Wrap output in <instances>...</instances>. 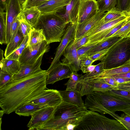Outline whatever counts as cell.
<instances>
[{
	"label": "cell",
	"instance_id": "53",
	"mask_svg": "<svg viewBox=\"0 0 130 130\" xmlns=\"http://www.w3.org/2000/svg\"><path fill=\"white\" fill-rule=\"evenodd\" d=\"M121 111L130 116V107L123 110Z\"/></svg>",
	"mask_w": 130,
	"mask_h": 130
},
{
	"label": "cell",
	"instance_id": "51",
	"mask_svg": "<svg viewBox=\"0 0 130 130\" xmlns=\"http://www.w3.org/2000/svg\"><path fill=\"white\" fill-rule=\"evenodd\" d=\"M121 118L126 122L130 123V116L124 113H122L120 116Z\"/></svg>",
	"mask_w": 130,
	"mask_h": 130
},
{
	"label": "cell",
	"instance_id": "58",
	"mask_svg": "<svg viewBox=\"0 0 130 130\" xmlns=\"http://www.w3.org/2000/svg\"><path fill=\"white\" fill-rule=\"evenodd\" d=\"M129 37L130 38V37Z\"/></svg>",
	"mask_w": 130,
	"mask_h": 130
},
{
	"label": "cell",
	"instance_id": "8",
	"mask_svg": "<svg viewBox=\"0 0 130 130\" xmlns=\"http://www.w3.org/2000/svg\"><path fill=\"white\" fill-rule=\"evenodd\" d=\"M118 89V88L104 82L98 78L80 81L78 82L76 89L82 96L94 91L104 92Z\"/></svg>",
	"mask_w": 130,
	"mask_h": 130
},
{
	"label": "cell",
	"instance_id": "33",
	"mask_svg": "<svg viewBox=\"0 0 130 130\" xmlns=\"http://www.w3.org/2000/svg\"><path fill=\"white\" fill-rule=\"evenodd\" d=\"M22 11L18 15L20 23L19 29L24 37L29 35L32 27L26 21Z\"/></svg>",
	"mask_w": 130,
	"mask_h": 130
},
{
	"label": "cell",
	"instance_id": "37",
	"mask_svg": "<svg viewBox=\"0 0 130 130\" xmlns=\"http://www.w3.org/2000/svg\"><path fill=\"white\" fill-rule=\"evenodd\" d=\"M13 75L3 71H0V89L13 80Z\"/></svg>",
	"mask_w": 130,
	"mask_h": 130
},
{
	"label": "cell",
	"instance_id": "40",
	"mask_svg": "<svg viewBox=\"0 0 130 130\" xmlns=\"http://www.w3.org/2000/svg\"><path fill=\"white\" fill-rule=\"evenodd\" d=\"M48 0H26L21 6L22 9L32 7H38Z\"/></svg>",
	"mask_w": 130,
	"mask_h": 130
},
{
	"label": "cell",
	"instance_id": "29",
	"mask_svg": "<svg viewBox=\"0 0 130 130\" xmlns=\"http://www.w3.org/2000/svg\"><path fill=\"white\" fill-rule=\"evenodd\" d=\"M126 15L124 12L115 7L106 12V15L100 22V25Z\"/></svg>",
	"mask_w": 130,
	"mask_h": 130
},
{
	"label": "cell",
	"instance_id": "30",
	"mask_svg": "<svg viewBox=\"0 0 130 130\" xmlns=\"http://www.w3.org/2000/svg\"><path fill=\"white\" fill-rule=\"evenodd\" d=\"M6 13L5 10L0 8V43L6 44Z\"/></svg>",
	"mask_w": 130,
	"mask_h": 130
},
{
	"label": "cell",
	"instance_id": "25",
	"mask_svg": "<svg viewBox=\"0 0 130 130\" xmlns=\"http://www.w3.org/2000/svg\"><path fill=\"white\" fill-rule=\"evenodd\" d=\"M123 38L117 36L109 37L106 40L95 45L85 53L90 55L96 52L110 48Z\"/></svg>",
	"mask_w": 130,
	"mask_h": 130
},
{
	"label": "cell",
	"instance_id": "2",
	"mask_svg": "<svg viewBox=\"0 0 130 130\" xmlns=\"http://www.w3.org/2000/svg\"><path fill=\"white\" fill-rule=\"evenodd\" d=\"M88 111L86 107L62 101L40 130H75Z\"/></svg>",
	"mask_w": 130,
	"mask_h": 130
},
{
	"label": "cell",
	"instance_id": "3",
	"mask_svg": "<svg viewBox=\"0 0 130 130\" xmlns=\"http://www.w3.org/2000/svg\"><path fill=\"white\" fill-rule=\"evenodd\" d=\"M84 104L90 110L109 114L118 120L120 116L115 112L130 107V101L113 95L108 91H94L87 95Z\"/></svg>",
	"mask_w": 130,
	"mask_h": 130
},
{
	"label": "cell",
	"instance_id": "14",
	"mask_svg": "<svg viewBox=\"0 0 130 130\" xmlns=\"http://www.w3.org/2000/svg\"><path fill=\"white\" fill-rule=\"evenodd\" d=\"M98 11L96 0H80L77 24H81L92 17Z\"/></svg>",
	"mask_w": 130,
	"mask_h": 130
},
{
	"label": "cell",
	"instance_id": "19",
	"mask_svg": "<svg viewBox=\"0 0 130 130\" xmlns=\"http://www.w3.org/2000/svg\"><path fill=\"white\" fill-rule=\"evenodd\" d=\"M43 55H41L37 61L34 64L21 66L19 72L13 75V80L25 77L41 70V66Z\"/></svg>",
	"mask_w": 130,
	"mask_h": 130
},
{
	"label": "cell",
	"instance_id": "46",
	"mask_svg": "<svg viewBox=\"0 0 130 130\" xmlns=\"http://www.w3.org/2000/svg\"><path fill=\"white\" fill-rule=\"evenodd\" d=\"M95 45L84 46L77 50V52L79 58L82 55L86 53Z\"/></svg>",
	"mask_w": 130,
	"mask_h": 130
},
{
	"label": "cell",
	"instance_id": "18",
	"mask_svg": "<svg viewBox=\"0 0 130 130\" xmlns=\"http://www.w3.org/2000/svg\"><path fill=\"white\" fill-rule=\"evenodd\" d=\"M62 101L77 105L80 107H85L80 92L76 89L59 91Z\"/></svg>",
	"mask_w": 130,
	"mask_h": 130
},
{
	"label": "cell",
	"instance_id": "16",
	"mask_svg": "<svg viewBox=\"0 0 130 130\" xmlns=\"http://www.w3.org/2000/svg\"><path fill=\"white\" fill-rule=\"evenodd\" d=\"M77 49L72 41L66 47L63 54L64 58L63 62L69 64L73 72H77L80 70V59L78 55Z\"/></svg>",
	"mask_w": 130,
	"mask_h": 130
},
{
	"label": "cell",
	"instance_id": "41",
	"mask_svg": "<svg viewBox=\"0 0 130 130\" xmlns=\"http://www.w3.org/2000/svg\"><path fill=\"white\" fill-rule=\"evenodd\" d=\"M116 7L125 13L130 8V0H117Z\"/></svg>",
	"mask_w": 130,
	"mask_h": 130
},
{
	"label": "cell",
	"instance_id": "6",
	"mask_svg": "<svg viewBox=\"0 0 130 130\" xmlns=\"http://www.w3.org/2000/svg\"><path fill=\"white\" fill-rule=\"evenodd\" d=\"M101 62L104 70L130 63V38H123L112 46Z\"/></svg>",
	"mask_w": 130,
	"mask_h": 130
},
{
	"label": "cell",
	"instance_id": "45",
	"mask_svg": "<svg viewBox=\"0 0 130 130\" xmlns=\"http://www.w3.org/2000/svg\"><path fill=\"white\" fill-rule=\"evenodd\" d=\"M98 78L101 81L110 85L118 88L119 83L116 82L112 77H107L99 78Z\"/></svg>",
	"mask_w": 130,
	"mask_h": 130
},
{
	"label": "cell",
	"instance_id": "34",
	"mask_svg": "<svg viewBox=\"0 0 130 130\" xmlns=\"http://www.w3.org/2000/svg\"><path fill=\"white\" fill-rule=\"evenodd\" d=\"M83 75L78 74L77 72H73L69 80L64 84L67 86L66 90L76 89L78 83L81 80Z\"/></svg>",
	"mask_w": 130,
	"mask_h": 130
},
{
	"label": "cell",
	"instance_id": "38",
	"mask_svg": "<svg viewBox=\"0 0 130 130\" xmlns=\"http://www.w3.org/2000/svg\"><path fill=\"white\" fill-rule=\"evenodd\" d=\"M112 95L130 101V92L120 89L113 90L108 91Z\"/></svg>",
	"mask_w": 130,
	"mask_h": 130
},
{
	"label": "cell",
	"instance_id": "35",
	"mask_svg": "<svg viewBox=\"0 0 130 130\" xmlns=\"http://www.w3.org/2000/svg\"><path fill=\"white\" fill-rule=\"evenodd\" d=\"M117 36L123 38L130 37V18L125 23L110 37Z\"/></svg>",
	"mask_w": 130,
	"mask_h": 130
},
{
	"label": "cell",
	"instance_id": "39",
	"mask_svg": "<svg viewBox=\"0 0 130 130\" xmlns=\"http://www.w3.org/2000/svg\"><path fill=\"white\" fill-rule=\"evenodd\" d=\"M80 67V70L92 65L94 62L90 55L85 53L79 57Z\"/></svg>",
	"mask_w": 130,
	"mask_h": 130
},
{
	"label": "cell",
	"instance_id": "22",
	"mask_svg": "<svg viewBox=\"0 0 130 130\" xmlns=\"http://www.w3.org/2000/svg\"><path fill=\"white\" fill-rule=\"evenodd\" d=\"M22 12L26 20L32 28L36 24L41 14L38 7L24 8Z\"/></svg>",
	"mask_w": 130,
	"mask_h": 130
},
{
	"label": "cell",
	"instance_id": "52",
	"mask_svg": "<svg viewBox=\"0 0 130 130\" xmlns=\"http://www.w3.org/2000/svg\"><path fill=\"white\" fill-rule=\"evenodd\" d=\"M9 0H0V8L5 10L6 5Z\"/></svg>",
	"mask_w": 130,
	"mask_h": 130
},
{
	"label": "cell",
	"instance_id": "20",
	"mask_svg": "<svg viewBox=\"0 0 130 130\" xmlns=\"http://www.w3.org/2000/svg\"><path fill=\"white\" fill-rule=\"evenodd\" d=\"M130 17L126 15L101 25H99L98 24L89 30L84 35H86L89 37L95 34L106 31Z\"/></svg>",
	"mask_w": 130,
	"mask_h": 130
},
{
	"label": "cell",
	"instance_id": "42",
	"mask_svg": "<svg viewBox=\"0 0 130 130\" xmlns=\"http://www.w3.org/2000/svg\"><path fill=\"white\" fill-rule=\"evenodd\" d=\"M88 39L89 38L87 36L83 35L77 39H74L72 42L77 50L84 46Z\"/></svg>",
	"mask_w": 130,
	"mask_h": 130
},
{
	"label": "cell",
	"instance_id": "15",
	"mask_svg": "<svg viewBox=\"0 0 130 130\" xmlns=\"http://www.w3.org/2000/svg\"><path fill=\"white\" fill-rule=\"evenodd\" d=\"M106 14V12L102 13L98 11L96 14L92 17L81 24H76L75 29L74 39L81 37L95 26Z\"/></svg>",
	"mask_w": 130,
	"mask_h": 130
},
{
	"label": "cell",
	"instance_id": "56",
	"mask_svg": "<svg viewBox=\"0 0 130 130\" xmlns=\"http://www.w3.org/2000/svg\"><path fill=\"white\" fill-rule=\"evenodd\" d=\"M125 13L127 15L130 17V8Z\"/></svg>",
	"mask_w": 130,
	"mask_h": 130
},
{
	"label": "cell",
	"instance_id": "12",
	"mask_svg": "<svg viewBox=\"0 0 130 130\" xmlns=\"http://www.w3.org/2000/svg\"><path fill=\"white\" fill-rule=\"evenodd\" d=\"M55 108L47 106L38 110L32 114L27 125L28 129L40 130L42 125L51 118Z\"/></svg>",
	"mask_w": 130,
	"mask_h": 130
},
{
	"label": "cell",
	"instance_id": "27",
	"mask_svg": "<svg viewBox=\"0 0 130 130\" xmlns=\"http://www.w3.org/2000/svg\"><path fill=\"white\" fill-rule=\"evenodd\" d=\"M24 38V37L19 29L14 37L11 39L9 42L7 44L4 53L5 57L10 54L18 47Z\"/></svg>",
	"mask_w": 130,
	"mask_h": 130
},
{
	"label": "cell",
	"instance_id": "36",
	"mask_svg": "<svg viewBox=\"0 0 130 130\" xmlns=\"http://www.w3.org/2000/svg\"><path fill=\"white\" fill-rule=\"evenodd\" d=\"M104 70V63L101 62L96 65L94 69L92 71L86 73L83 75L80 81L86 80L98 75L102 73Z\"/></svg>",
	"mask_w": 130,
	"mask_h": 130
},
{
	"label": "cell",
	"instance_id": "23",
	"mask_svg": "<svg viewBox=\"0 0 130 130\" xmlns=\"http://www.w3.org/2000/svg\"><path fill=\"white\" fill-rule=\"evenodd\" d=\"M0 70L14 75L20 69L21 65L18 60L4 58L0 60Z\"/></svg>",
	"mask_w": 130,
	"mask_h": 130
},
{
	"label": "cell",
	"instance_id": "5",
	"mask_svg": "<svg viewBox=\"0 0 130 130\" xmlns=\"http://www.w3.org/2000/svg\"><path fill=\"white\" fill-rule=\"evenodd\" d=\"M126 130L119 120L111 119L90 110L84 116L75 130Z\"/></svg>",
	"mask_w": 130,
	"mask_h": 130
},
{
	"label": "cell",
	"instance_id": "13",
	"mask_svg": "<svg viewBox=\"0 0 130 130\" xmlns=\"http://www.w3.org/2000/svg\"><path fill=\"white\" fill-rule=\"evenodd\" d=\"M77 24L69 23L68 25L60 43L57 47L55 57L49 67L48 71L59 61L60 58L69 43L74 38L75 29Z\"/></svg>",
	"mask_w": 130,
	"mask_h": 130
},
{
	"label": "cell",
	"instance_id": "21",
	"mask_svg": "<svg viewBox=\"0 0 130 130\" xmlns=\"http://www.w3.org/2000/svg\"><path fill=\"white\" fill-rule=\"evenodd\" d=\"M80 0H70L63 15L69 23L77 24Z\"/></svg>",
	"mask_w": 130,
	"mask_h": 130
},
{
	"label": "cell",
	"instance_id": "9",
	"mask_svg": "<svg viewBox=\"0 0 130 130\" xmlns=\"http://www.w3.org/2000/svg\"><path fill=\"white\" fill-rule=\"evenodd\" d=\"M47 71V85L53 84L59 80L69 78L73 72L69 64L60 61L50 70Z\"/></svg>",
	"mask_w": 130,
	"mask_h": 130
},
{
	"label": "cell",
	"instance_id": "4",
	"mask_svg": "<svg viewBox=\"0 0 130 130\" xmlns=\"http://www.w3.org/2000/svg\"><path fill=\"white\" fill-rule=\"evenodd\" d=\"M69 23L63 15L57 13L41 14L33 27L43 30L48 44L60 42Z\"/></svg>",
	"mask_w": 130,
	"mask_h": 130
},
{
	"label": "cell",
	"instance_id": "43",
	"mask_svg": "<svg viewBox=\"0 0 130 130\" xmlns=\"http://www.w3.org/2000/svg\"><path fill=\"white\" fill-rule=\"evenodd\" d=\"M110 48L98 51L90 55L91 58L95 62L98 60H101L108 53Z\"/></svg>",
	"mask_w": 130,
	"mask_h": 130
},
{
	"label": "cell",
	"instance_id": "1",
	"mask_svg": "<svg viewBox=\"0 0 130 130\" xmlns=\"http://www.w3.org/2000/svg\"><path fill=\"white\" fill-rule=\"evenodd\" d=\"M47 74L41 70L33 74L13 80L0 89V106L7 114L38 97L46 89Z\"/></svg>",
	"mask_w": 130,
	"mask_h": 130
},
{
	"label": "cell",
	"instance_id": "47",
	"mask_svg": "<svg viewBox=\"0 0 130 130\" xmlns=\"http://www.w3.org/2000/svg\"><path fill=\"white\" fill-rule=\"evenodd\" d=\"M118 88L119 89L130 92V82L119 84Z\"/></svg>",
	"mask_w": 130,
	"mask_h": 130
},
{
	"label": "cell",
	"instance_id": "57",
	"mask_svg": "<svg viewBox=\"0 0 130 130\" xmlns=\"http://www.w3.org/2000/svg\"><path fill=\"white\" fill-rule=\"evenodd\" d=\"M21 6L25 2L26 0H19Z\"/></svg>",
	"mask_w": 130,
	"mask_h": 130
},
{
	"label": "cell",
	"instance_id": "50",
	"mask_svg": "<svg viewBox=\"0 0 130 130\" xmlns=\"http://www.w3.org/2000/svg\"><path fill=\"white\" fill-rule=\"evenodd\" d=\"M113 78L116 82L118 83L119 84L130 82V78L121 77H115Z\"/></svg>",
	"mask_w": 130,
	"mask_h": 130
},
{
	"label": "cell",
	"instance_id": "24",
	"mask_svg": "<svg viewBox=\"0 0 130 130\" xmlns=\"http://www.w3.org/2000/svg\"><path fill=\"white\" fill-rule=\"evenodd\" d=\"M46 107L47 106L28 103L19 107L15 112L20 116H29L38 110Z\"/></svg>",
	"mask_w": 130,
	"mask_h": 130
},
{
	"label": "cell",
	"instance_id": "31",
	"mask_svg": "<svg viewBox=\"0 0 130 130\" xmlns=\"http://www.w3.org/2000/svg\"><path fill=\"white\" fill-rule=\"evenodd\" d=\"M29 35L24 37L22 42L14 51L5 58L8 59H13L19 60V58L25 48L28 44Z\"/></svg>",
	"mask_w": 130,
	"mask_h": 130
},
{
	"label": "cell",
	"instance_id": "49",
	"mask_svg": "<svg viewBox=\"0 0 130 130\" xmlns=\"http://www.w3.org/2000/svg\"><path fill=\"white\" fill-rule=\"evenodd\" d=\"M96 65H91L81 70L84 73L91 72L94 69Z\"/></svg>",
	"mask_w": 130,
	"mask_h": 130
},
{
	"label": "cell",
	"instance_id": "17",
	"mask_svg": "<svg viewBox=\"0 0 130 130\" xmlns=\"http://www.w3.org/2000/svg\"><path fill=\"white\" fill-rule=\"evenodd\" d=\"M70 0H48L38 7L41 14L58 13L61 12L68 5Z\"/></svg>",
	"mask_w": 130,
	"mask_h": 130
},
{
	"label": "cell",
	"instance_id": "48",
	"mask_svg": "<svg viewBox=\"0 0 130 130\" xmlns=\"http://www.w3.org/2000/svg\"><path fill=\"white\" fill-rule=\"evenodd\" d=\"M107 77L113 78L121 77L130 78V72L124 73L113 75L109 76Z\"/></svg>",
	"mask_w": 130,
	"mask_h": 130
},
{
	"label": "cell",
	"instance_id": "7",
	"mask_svg": "<svg viewBox=\"0 0 130 130\" xmlns=\"http://www.w3.org/2000/svg\"><path fill=\"white\" fill-rule=\"evenodd\" d=\"M50 48L49 44L45 40L34 45L27 46L19 58L21 66L35 63L41 55L48 52Z\"/></svg>",
	"mask_w": 130,
	"mask_h": 130
},
{
	"label": "cell",
	"instance_id": "28",
	"mask_svg": "<svg viewBox=\"0 0 130 130\" xmlns=\"http://www.w3.org/2000/svg\"><path fill=\"white\" fill-rule=\"evenodd\" d=\"M45 40L42 29H37L32 28L29 35L27 46L34 45Z\"/></svg>",
	"mask_w": 130,
	"mask_h": 130
},
{
	"label": "cell",
	"instance_id": "11",
	"mask_svg": "<svg viewBox=\"0 0 130 130\" xmlns=\"http://www.w3.org/2000/svg\"><path fill=\"white\" fill-rule=\"evenodd\" d=\"M62 101L59 91L47 89L36 98L29 103L46 106L56 107Z\"/></svg>",
	"mask_w": 130,
	"mask_h": 130
},
{
	"label": "cell",
	"instance_id": "32",
	"mask_svg": "<svg viewBox=\"0 0 130 130\" xmlns=\"http://www.w3.org/2000/svg\"><path fill=\"white\" fill-rule=\"evenodd\" d=\"M99 11L102 13L108 11L116 7L117 0H98Z\"/></svg>",
	"mask_w": 130,
	"mask_h": 130
},
{
	"label": "cell",
	"instance_id": "44",
	"mask_svg": "<svg viewBox=\"0 0 130 130\" xmlns=\"http://www.w3.org/2000/svg\"><path fill=\"white\" fill-rule=\"evenodd\" d=\"M20 24V22L18 19V15L15 18L12 24L11 27V39L12 38L15 36L19 29Z\"/></svg>",
	"mask_w": 130,
	"mask_h": 130
},
{
	"label": "cell",
	"instance_id": "55",
	"mask_svg": "<svg viewBox=\"0 0 130 130\" xmlns=\"http://www.w3.org/2000/svg\"><path fill=\"white\" fill-rule=\"evenodd\" d=\"M0 60H2L4 58L3 54H4V52L3 50L1 49H0Z\"/></svg>",
	"mask_w": 130,
	"mask_h": 130
},
{
	"label": "cell",
	"instance_id": "26",
	"mask_svg": "<svg viewBox=\"0 0 130 130\" xmlns=\"http://www.w3.org/2000/svg\"><path fill=\"white\" fill-rule=\"evenodd\" d=\"M130 72V63L114 68L104 70L100 74L88 79L107 77L110 75L126 73Z\"/></svg>",
	"mask_w": 130,
	"mask_h": 130
},
{
	"label": "cell",
	"instance_id": "10",
	"mask_svg": "<svg viewBox=\"0 0 130 130\" xmlns=\"http://www.w3.org/2000/svg\"><path fill=\"white\" fill-rule=\"evenodd\" d=\"M22 9L19 0H9L6 4V44L9 42L11 36V27L13 22Z\"/></svg>",
	"mask_w": 130,
	"mask_h": 130
},
{
	"label": "cell",
	"instance_id": "54",
	"mask_svg": "<svg viewBox=\"0 0 130 130\" xmlns=\"http://www.w3.org/2000/svg\"><path fill=\"white\" fill-rule=\"evenodd\" d=\"M5 113L4 111L2 109L0 111V128H1V124L2 123V118L3 115Z\"/></svg>",
	"mask_w": 130,
	"mask_h": 130
}]
</instances>
